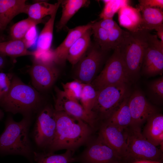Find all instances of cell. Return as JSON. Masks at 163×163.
Wrapping results in <instances>:
<instances>
[{
    "label": "cell",
    "instance_id": "3957f363",
    "mask_svg": "<svg viewBox=\"0 0 163 163\" xmlns=\"http://www.w3.org/2000/svg\"><path fill=\"white\" fill-rule=\"evenodd\" d=\"M32 117H23L19 122L11 116L5 122V128L0 135V154L23 156L34 162V150L29 136Z\"/></svg>",
    "mask_w": 163,
    "mask_h": 163
},
{
    "label": "cell",
    "instance_id": "e0dca14e",
    "mask_svg": "<svg viewBox=\"0 0 163 163\" xmlns=\"http://www.w3.org/2000/svg\"><path fill=\"white\" fill-rule=\"evenodd\" d=\"M25 0H0V30H3L12 19L20 13H26Z\"/></svg>",
    "mask_w": 163,
    "mask_h": 163
},
{
    "label": "cell",
    "instance_id": "277c9868",
    "mask_svg": "<svg viewBox=\"0 0 163 163\" xmlns=\"http://www.w3.org/2000/svg\"><path fill=\"white\" fill-rule=\"evenodd\" d=\"M126 144L122 163H132L141 160L162 163L163 152L143 136L141 126L131 125L124 129Z\"/></svg>",
    "mask_w": 163,
    "mask_h": 163
},
{
    "label": "cell",
    "instance_id": "7c38bea8",
    "mask_svg": "<svg viewBox=\"0 0 163 163\" xmlns=\"http://www.w3.org/2000/svg\"><path fill=\"white\" fill-rule=\"evenodd\" d=\"M29 73L33 87L41 93L53 86L59 74V70L53 65L43 64L34 61Z\"/></svg>",
    "mask_w": 163,
    "mask_h": 163
},
{
    "label": "cell",
    "instance_id": "4316f807",
    "mask_svg": "<svg viewBox=\"0 0 163 163\" xmlns=\"http://www.w3.org/2000/svg\"><path fill=\"white\" fill-rule=\"evenodd\" d=\"M62 0H59L54 4L48 3L45 1L39 2L30 5H28L26 14L28 17L37 20L42 19L48 15H50Z\"/></svg>",
    "mask_w": 163,
    "mask_h": 163
},
{
    "label": "cell",
    "instance_id": "5bb4252c",
    "mask_svg": "<svg viewBox=\"0 0 163 163\" xmlns=\"http://www.w3.org/2000/svg\"><path fill=\"white\" fill-rule=\"evenodd\" d=\"M55 88L56 93L54 107L55 110L63 111L81 119L94 129L97 122L86 111L78 102L68 97L63 90L58 88L56 87Z\"/></svg>",
    "mask_w": 163,
    "mask_h": 163
},
{
    "label": "cell",
    "instance_id": "f546056e",
    "mask_svg": "<svg viewBox=\"0 0 163 163\" xmlns=\"http://www.w3.org/2000/svg\"><path fill=\"white\" fill-rule=\"evenodd\" d=\"M148 91L150 99L156 104H161L163 100V76L150 82Z\"/></svg>",
    "mask_w": 163,
    "mask_h": 163
},
{
    "label": "cell",
    "instance_id": "603a6c76",
    "mask_svg": "<svg viewBox=\"0 0 163 163\" xmlns=\"http://www.w3.org/2000/svg\"><path fill=\"white\" fill-rule=\"evenodd\" d=\"M61 3L57 5L53 12L50 15V18L45 23L38 36L36 50L45 52L50 50L53 39L55 20L57 12Z\"/></svg>",
    "mask_w": 163,
    "mask_h": 163
},
{
    "label": "cell",
    "instance_id": "4fadbf2b",
    "mask_svg": "<svg viewBox=\"0 0 163 163\" xmlns=\"http://www.w3.org/2000/svg\"><path fill=\"white\" fill-rule=\"evenodd\" d=\"M83 163H113L120 159L100 137L91 141L81 157Z\"/></svg>",
    "mask_w": 163,
    "mask_h": 163
},
{
    "label": "cell",
    "instance_id": "f1b7e54d",
    "mask_svg": "<svg viewBox=\"0 0 163 163\" xmlns=\"http://www.w3.org/2000/svg\"><path fill=\"white\" fill-rule=\"evenodd\" d=\"M97 93V91L91 84H83L79 100L81 104L86 111L96 120L91 110L96 99Z\"/></svg>",
    "mask_w": 163,
    "mask_h": 163
},
{
    "label": "cell",
    "instance_id": "9a60e30c",
    "mask_svg": "<svg viewBox=\"0 0 163 163\" xmlns=\"http://www.w3.org/2000/svg\"><path fill=\"white\" fill-rule=\"evenodd\" d=\"M98 136L114 151L121 161L126 151L124 129L104 122L100 126Z\"/></svg>",
    "mask_w": 163,
    "mask_h": 163
},
{
    "label": "cell",
    "instance_id": "7402d4cb",
    "mask_svg": "<svg viewBox=\"0 0 163 163\" xmlns=\"http://www.w3.org/2000/svg\"><path fill=\"white\" fill-rule=\"evenodd\" d=\"M90 2L89 1L86 0H62V14L56 25L57 31L61 30L78 10L88 6Z\"/></svg>",
    "mask_w": 163,
    "mask_h": 163
},
{
    "label": "cell",
    "instance_id": "30bf717a",
    "mask_svg": "<svg viewBox=\"0 0 163 163\" xmlns=\"http://www.w3.org/2000/svg\"><path fill=\"white\" fill-rule=\"evenodd\" d=\"M91 48L86 55L77 63L75 71L76 80L84 84H91L102 62L104 51L99 46Z\"/></svg>",
    "mask_w": 163,
    "mask_h": 163
},
{
    "label": "cell",
    "instance_id": "d6a6232c",
    "mask_svg": "<svg viewBox=\"0 0 163 163\" xmlns=\"http://www.w3.org/2000/svg\"><path fill=\"white\" fill-rule=\"evenodd\" d=\"M83 84L76 79L65 83H62L63 91L68 97L78 102L80 99Z\"/></svg>",
    "mask_w": 163,
    "mask_h": 163
},
{
    "label": "cell",
    "instance_id": "7a4b0ae2",
    "mask_svg": "<svg viewBox=\"0 0 163 163\" xmlns=\"http://www.w3.org/2000/svg\"><path fill=\"white\" fill-rule=\"evenodd\" d=\"M43 106L41 93L16 76H13L8 91L0 97V108L13 114H21L23 117H32Z\"/></svg>",
    "mask_w": 163,
    "mask_h": 163
},
{
    "label": "cell",
    "instance_id": "74e56055",
    "mask_svg": "<svg viewBox=\"0 0 163 163\" xmlns=\"http://www.w3.org/2000/svg\"><path fill=\"white\" fill-rule=\"evenodd\" d=\"M132 163H162L157 161L150 160H141L136 161Z\"/></svg>",
    "mask_w": 163,
    "mask_h": 163
},
{
    "label": "cell",
    "instance_id": "8d00e7d4",
    "mask_svg": "<svg viewBox=\"0 0 163 163\" xmlns=\"http://www.w3.org/2000/svg\"><path fill=\"white\" fill-rule=\"evenodd\" d=\"M157 32V36L163 42V24L157 27L155 30Z\"/></svg>",
    "mask_w": 163,
    "mask_h": 163
},
{
    "label": "cell",
    "instance_id": "836d02e7",
    "mask_svg": "<svg viewBox=\"0 0 163 163\" xmlns=\"http://www.w3.org/2000/svg\"><path fill=\"white\" fill-rule=\"evenodd\" d=\"M38 37V32L36 25H34L29 29L22 40L28 49L34 45L37 40Z\"/></svg>",
    "mask_w": 163,
    "mask_h": 163
},
{
    "label": "cell",
    "instance_id": "f35d334b",
    "mask_svg": "<svg viewBox=\"0 0 163 163\" xmlns=\"http://www.w3.org/2000/svg\"><path fill=\"white\" fill-rule=\"evenodd\" d=\"M4 56L0 54V68L4 66L5 63V60Z\"/></svg>",
    "mask_w": 163,
    "mask_h": 163
},
{
    "label": "cell",
    "instance_id": "9c48e42d",
    "mask_svg": "<svg viewBox=\"0 0 163 163\" xmlns=\"http://www.w3.org/2000/svg\"><path fill=\"white\" fill-rule=\"evenodd\" d=\"M141 70L147 77L162 75L163 72V42L157 35L149 34L144 48Z\"/></svg>",
    "mask_w": 163,
    "mask_h": 163
},
{
    "label": "cell",
    "instance_id": "8fae6325",
    "mask_svg": "<svg viewBox=\"0 0 163 163\" xmlns=\"http://www.w3.org/2000/svg\"><path fill=\"white\" fill-rule=\"evenodd\" d=\"M128 104L132 125L141 126L149 118L158 112L157 108L150 103L139 90H135L129 96Z\"/></svg>",
    "mask_w": 163,
    "mask_h": 163
},
{
    "label": "cell",
    "instance_id": "ffe728a7",
    "mask_svg": "<svg viewBox=\"0 0 163 163\" xmlns=\"http://www.w3.org/2000/svg\"><path fill=\"white\" fill-rule=\"evenodd\" d=\"M129 96H127L123 99L108 119L104 122L123 129L131 124L132 117L128 104Z\"/></svg>",
    "mask_w": 163,
    "mask_h": 163
},
{
    "label": "cell",
    "instance_id": "52a82bcc",
    "mask_svg": "<svg viewBox=\"0 0 163 163\" xmlns=\"http://www.w3.org/2000/svg\"><path fill=\"white\" fill-rule=\"evenodd\" d=\"M130 78L120 52L114 50L111 56L100 74L91 84L96 91L107 86L120 83L128 82Z\"/></svg>",
    "mask_w": 163,
    "mask_h": 163
},
{
    "label": "cell",
    "instance_id": "ab89813d",
    "mask_svg": "<svg viewBox=\"0 0 163 163\" xmlns=\"http://www.w3.org/2000/svg\"><path fill=\"white\" fill-rule=\"evenodd\" d=\"M4 113L3 110L0 108V121L4 117Z\"/></svg>",
    "mask_w": 163,
    "mask_h": 163
},
{
    "label": "cell",
    "instance_id": "ba28073f",
    "mask_svg": "<svg viewBox=\"0 0 163 163\" xmlns=\"http://www.w3.org/2000/svg\"><path fill=\"white\" fill-rule=\"evenodd\" d=\"M55 111L48 105L43 106L37 113L33 136L39 148L48 149L53 140L56 125Z\"/></svg>",
    "mask_w": 163,
    "mask_h": 163
},
{
    "label": "cell",
    "instance_id": "2e32d148",
    "mask_svg": "<svg viewBox=\"0 0 163 163\" xmlns=\"http://www.w3.org/2000/svg\"><path fill=\"white\" fill-rule=\"evenodd\" d=\"M93 23L91 22L86 25L79 26L69 30L65 40L53 51L54 63L60 65L65 64L69 49L78 38L91 27Z\"/></svg>",
    "mask_w": 163,
    "mask_h": 163
},
{
    "label": "cell",
    "instance_id": "5b68a950",
    "mask_svg": "<svg viewBox=\"0 0 163 163\" xmlns=\"http://www.w3.org/2000/svg\"><path fill=\"white\" fill-rule=\"evenodd\" d=\"M149 34L148 30L142 29L128 31L117 48L120 52L130 80L137 77L140 73L144 48Z\"/></svg>",
    "mask_w": 163,
    "mask_h": 163
},
{
    "label": "cell",
    "instance_id": "44dd1931",
    "mask_svg": "<svg viewBox=\"0 0 163 163\" xmlns=\"http://www.w3.org/2000/svg\"><path fill=\"white\" fill-rule=\"evenodd\" d=\"M92 34L91 28L78 38L69 49L67 60L72 65L77 63L84 56L91 44V36Z\"/></svg>",
    "mask_w": 163,
    "mask_h": 163
},
{
    "label": "cell",
    "instance_id": "484cf974",
    "mask_svg": "<svg viewBox=\"0 0 163 163\" xmlns=\"http://www.w3.org/2000/svg\"><path fill=\"white\" fill-rule=\"evenodd\" d=\"M0 54L16 58L26 56H33L34 52L27 50L22 40L11 39L0 42Z\"/></svg>",
    "mask_w": 163,
    "mask_h": 163
},
{
    "label": "cell",
    "instance_id": "8992f818",
    "mask_svg": "<svg viewBox=\"0 0 163 163\" xmlns=\"http://www.w3.org/2000/svg\"><path fill=\"white\" fill-rule=\"evenodd\" d=\"M126 83L107 86L97 91L91 111L97 121L107 120L127 95Z\"/></svg>",
    "mask_w": 163,
    "mask_h": 163
},
{
    "label": "cell",
    "instance_id": "b9f144b4",
    "mask_svg": "<svg viewBox=\"0 0 163 163\" xmlns=\"http://www.w3.org/2000/svg\"><path fill=\"white\" fill-rule=\"evenodd\" d=\"M0 29H1V24H0Z\"/></svg>",
    "mask_w": 163,
    "mask_h": 163
},
{
    "label": "cell",
    "instance_id": "4dcf8cb0",
    "mask_svg": "<svg viewBox=\"0 0 163 163\" xmlns=\"http://www.w3.org/2000/svg\"><path fill=\"white\" fill-rule=\"evenodd\" d=\"M105 6L100 15L103 19H112L122 7L128 5L127 0H104Z\"/></svg>",
    "mask_w": 163,
    "mask_h": 163
},
{
    "label": "cell",
    "instance_id": "cb8c5ba5",
    "mask_svg": "<svg viewBox=\"0 0 163 163\" xmlns=\"http://www.w3.org/2000/svg\"><path fill=\"white\" fill-rule=\"evenodd\" d=\"M142 12L140 29L155 30L163 24L162 9L156 8H145L140 10Z\"/></svg>",
    "mask_w": 163,
    "mask_h": 163
},
{
    "label": "cell",
    "instance_id": "d4e9b609",
    "mask_svg": "<svg viewBox=\"0 0 163 163\" xmlns=\"http://www.w3.org/2000/svg\"><path fill=\"white\" fill-rule=\"evenodd\" d=\"M74 151L67 150L61 154L53 153L35 152L34 160L32 163H71L78 161V158L73 157Z\"/></svg>",
    "mask_w": 163,
    "mask_h": 163
},
{
    "label": "cell",
    "instance_id": "6da1fadb",
    "mask_svg": "<svg viewBox=\"0 0 163 163\" xmlns=\"http://www.w3.org/2000/svg\"><path fill=\"white\" fill-rule=\"evenodd\" d=\"M55 111L56 133L47 152L53 153L64 149L74 151L88 141L93 129L90 126L64 112Z\"/></svg>",
    "mask_w": 163,
    "mask_h": 163
},
{
    "label": "cell",
    "instance_id": "d590c367",
    "mask_svg": "<svg viewBox=\"0 0 163 163\" xmlns=\"http://www.w3.org/2000/svg\"><path fill=\"white\" fill-rule=\"evenodd\" d=\"M139 10L145 8H156L162 9L163 0H140Z\"/></svg>",
    "mask_w": 163,
    "mask_h": 163
},
{
    "label": "cell",
    "instance_id": "1f68e13d",
    "mask_svg": "<svg viewBox=\"0 0 163 163\" xmlns=\"http://www.w3.org/2000/svg\"><path fill=\"white\" fill-rule=\"evenodd\" d=\"M92 33L97 45L104 51L109 50L107 31L93 22L91 27Z\"/></svg>",
    "mask_w": 163,
    "mask_h": 163
},
{
    "label": "cell",
    "instance_id": "60d3db41",
    "mask_svg": "<svg viewBox=\"0 0 163 163\" xmlns=\"http://www.w3.org/2000/svg\"><path fill=\"white\" fill-rule=\"evenodd\" d=\"M113 163H122L120 161H116Z\"/></svg>",
    "mask_w": 163,
    "mask_h": 163
},
{
    "label": "cell",
    "instance_id": "d6986e66",
    "mask_svg": "<svg viewBox=\"0 0 163 163\" xmlns=\"http://www.w3.org/2000/svg\"><path fill=\"white\" fill-rule=\"evenodd\" d=\"M118 20L120 24L129 31L140 29L142 15L137 9L128 5L122 7L119 11Z\"/></svg>",
    "mask_w": 163,
    "mask_h": 163
},
{
    "label": "cell",
    "instance_id": "83f0119b",
    "mask_svg": "<svg viewBox=\"0 0 163 163\" xmlns=\"http://www.w3.org/2000/svg\"><path fill=\"white\" fill-rule=\"evenodd\" d=\"M43 21V20H37L28 17L15 23L10 28V34L11 39L22 40L32 26H36Z\"/></svg>",
    "mask_w": 163,
    "mask_h": 163
},
{
    "label": "cell",
    "instance_id": "e575fe53",
    "mask_svg": "<svg viewBox=\"0 0 163 163\" xmlns=\"http://www.w3.org/2000/svg\"><path fill=\"white\" fill-rule=\"evenodd\" d=\"M12 77L11 75L0 72V97L8 91Z\"/></svg>",
    "mask_w": 163,
    "mask_h": 163
},
{
    "label": "cell",
    "instance_id": "ac0fdd59",
    "mask_svg": "<svg viewBox=\"0 0 163 163\" xmlns=\"http://www.w3.org/2000/svg\"><path fill=\"white\" fill-rule=\"evenodd\" d=\"M142 133L145 138L155 146L163 143V115L157 113L146 120Z\"/></svg>",
    "mask_w": 163,
    "mask_h": 163
}]
</instances>
